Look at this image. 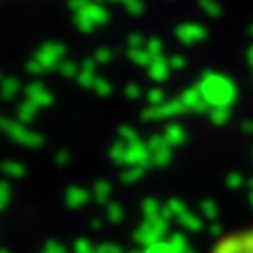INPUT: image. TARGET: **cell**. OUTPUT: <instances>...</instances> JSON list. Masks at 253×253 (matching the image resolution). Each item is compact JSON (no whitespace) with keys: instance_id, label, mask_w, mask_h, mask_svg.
<instances>
[{"instance_id":"b9f144b4","label":"cell","mask_w":253,"mask_h":253,"mask_svg":"<svg viewBox=\"0 0 253 253\" xmlns=\"http://www.w3.org/2000/svg\"><path fill=\"white\" fill-rule=\"evenodd\" d=\"M144 253H177V251L171 247V243H169V241H161V243L152 245V247L144 249Z\"/></svg>"},{"instance_id":"484cf974","label":"cell","mask_w":253,"mask_h":253,"mask_svg":"<svg viewBox=\"0 0 253 253\" xmlns=\"http://www.w3.org/2000/svg\"><path fill=\"white\" fill-rule=\"evenodd\" d=\"M2 171H4L6 177H13V179L26 175V167H23L21 163H17V161H6L2 165Z\"/></svg>"},{"instance_id":"bcb514c9","label":"cell","mask_w":253,"mask_h":253,"mask_svg":"<svg viewBox=\"0 0 253 253\" xmlns=\"http://www.w3.org/2000/svg\"><path fill=\"white\" fill-rule=\"evenodd\" d=\"M89 4H91V0H68V6L74 15H81Z\"/></svg>"},{"instance_id":"d6a6232c","label":"cell","mask_w":253,"mask_h":253,"mask_svg":"<svg viewBox=\"0 0 253 253\" xmlns=\"http://www.w3.org/2000/svg\"><path fill=\"white\" fill-rule=\"evenodd\" d=\"M209 121L213 125H226L228 121H230V110H226V108H213V110H209Z\"/></svg>"},{"instance_id":"4316f807","label":"cell","mask_w":253,"mask_h":253,"mask_svg":"<svg viewBox=\"0 0 253 253\" xmlns=\"http://www.w3.org/2000/svg\"><path fill=\"white\" fill-rule=\"evenodd\" d=\"M146 144H148V150H150L152 154L161 152V150H165V148H171V146H169V141L165 139L163 133H158V135H150Z\"/></svg>"},{"instance_id":"8d00e7d4","label":"cell","mask_w":253,"mask_h":253,"mask_svg":"<svg viewBox=\"0 0 253 253\" xmlns=\"http://www.w3.org/2000/svg\"><path fill=\"white\" fill-rule=\"evenodd\" d=\"M165 207L169 209V213L173 215V219H177V217L181 215V213H184V211L188 209V207H186V203H184V201H179V199H171L167 205H165Z\"/></svg>"},{"instance_id":"94428289","label":"cell","mask_w":253,"mask_h":253,"mask_svg":"<svg viewBox=\"0 0 253 253\" xmlns=\"http://www.w3.org/2000/svg\"><path fill=\"white\" fill-rule=\"evenodd\" d=\"M247 188H249L251 192H253V179H249V181H247Z\"/></svg>"},{"instance_id":"681fc988","label":"cell","mask_w":253,"mask_h":253,"mask_svg":"<svg viewBox=\"0 0 253 253\" xmlns=\"http://www.w3.org/2000/svg\"><path fill=\"white\" fill-rule=\"evenodd\" d=\"M26 72H28V74H34V76H41V74L46 72V70H44L36 59H30V61L26 63Z\"/></svg>"},{"instance_id":"5b68a950","label":"cell","mask_w":253,"mask_h":253,"mask_svg":"<svg viewBox=\"0 0 253 253\" xmlns=\"http://www.w3.org/2000/svg\"><path fill=\"white\" fill-rule=\"evenodd\" d=\"M181 112H186V106L179 97L177 99H169L165 101L163 106H148L141 110V118L144 121H163V118H173V116H179Z\"/></svg>"},{"instance_id":"db71d44e","label":"cell","mask_w":253,"mask_h":253,"mask_svg":"<svg viewBox=\"0 0 253 253\" xmlns=\"http://www.w3.org/2000/svg\"><path fill=\"white\" fill-rule=\"evenodd\" d=\"M55 163H57L59 167H63V165H68V163H70V154L66 152V150H59V152L55 154Z\"/></svg>"},{"instance_id":"ac0fdd59","label":"cell","mask_w":253,"mask_h":253,"mask_svg":"<svg viewBox=\"0 0 253 253\" xmlns=\"http://www.w3.org/2000/svg\"><path fill=\"white\" fill-rule=\"evenodd\" d=\"M199 211H201V217H203V219H209L211 224H213V221H217V217H219L217 203L211 201V199L201 201V203H199Z\"/></svg>"},{"instance_id":"6da1fadb","label":"cell","mask_w":253,"mask_h":253,"mask_svg":"<svg viewBox=\"0 0 253 253\" xmlns=\"http://www.w3.org/2000/svg\"><path fill=\"white\" fill-rule=\"evenodd\" d=\"M196 86L203 93L209 110L213 108L230 110V106L236 101V93H239L232 78H228L226 74H219V72H205Z\"/></svg>"},{"instance_id":"f907efd6","label":"cell","mask_w":253,"mask_h":253,"mask_svg":"<svg viewBox=\"0 0 253 253\" xmlns=\"http://www.w3.org/2000/svg\"><path fill=\"white\" fill-rule=\"evenodd\" d=\"M42 251H44V253H68L66 247H63L61 243H57V241H49V243L44 245Z\"/></svg>"},{"instance_id":"7c38bea8","label":"cell","mask_w":253,"mask_h":253,"mask_svg":"<svg viewBox=\"0 0 253 253\" xmlns=\"http://www.w3.org/2000/svg\"><path fill=\"white\" fill-rule=\"evenodd\" d=\"M95 68H97V63H95V59H86V61H83L81 72H78V76H76L78 84L84 86V89H93V86H95V81H97Z\"/></svg>"},{"instance_id":"1f68e13d","label":"cell","mask_w":253,"mask_h":253,"mask_svg":"<svg viewBox=\"0 0 253 253\" xmlns=\"http://www.w3.org/2000/svg\"><path fill=\"white\" fill-rule=\"evenodd\" d=\"M173 161V152H171V148H165L161 150V152H156L152 154V165L158 169H163V167H167V165Z\"/></svg>"},{"instance_id":"f35d334b","label":"cell","mask_w":253,"mask_h":253,"mask_svg":"<svg viewBox=\"0 0 253 253\" xmlns=\"http://www.w3.org/2000/svg\"><path fill=\"white\" fill-rule=\"evenodd\" d=\"M226 186L230 190H239L243 186H247V181H245V177L241 175V173L232 171V173H228V177H226Z\"/></svg>"},{"instance_id":"003e7915","label":"cell","mask_w":253,"mask_h":253,"mask_svg":"<svg viewBox=\"0 0 253 253\" xmlns=\"http://www.w3.org/2000/svg\"><path fill=\"white\" fill-rule=\"evenodd\" d=\"M42 253H44V251H42Z\"/></svg>"},{"instance_id":"7bdbcfd3","label":"cell","mask_w":253,"mask_h":253,"mask_svg":"<svg viewBox=\"0 0 253 253\" xmlns=\"http://www.w3.org/2000/svg\"><path fill=\"white\" fill-rule=\"evenodd\" d=\"M9 201H11V186L9 181H2L0 184V209L9 207Z\"/></svg>"},{"instance_id":"52a82bcc","label":"cell","mask_w":253,"mask_h":253,"mask_svg":"<svg viewBox=\"0 0 253 253\" xmlns=\"http://www.w3.org/2000/svg\"><path fill=\"white\" fill-rule=\"evenodd\" d=\"M175 36L181 44H196L207 38V28L196 21H186L175 28Z\"/></svg>"},{"instance_id":"e0dca14e","label":"cell","mask_w":253,"mask_h":253,"mask_svg":"<svg viewBox=\"0 0 253 253\" xmlns=\"http://www.w3.org/2000/svg\"><path fill=\"white\" fill-rule=\"evenodd\" d=\"M38 108L36 104H32L30 99H26V101H21V104L17 106V121L19 123H23V125H28V123H32L36 118V114H38Z\"/></svg>"},{"instance_id":"ee69618b","label":"cell","mask_w":253,"mask_h":253,"mask_svg":"<svg viewBox=\"0 0 253 253\" xmlns=\"http://www.w3.org/2000/svg\"><path fill=\"white\" fill-rule=\"evenodd\" d=\"M72 253H95V247L86 239H76L74 247H72Z\"/></svg>"},{"instance_id":"816d5d0a","label":"cell","mask_w":253,"mask_h":253,"mask_svg":"<svg viewBox=\"0 0 253 253\" xmlns=\"http://www.w3.org/2000/svg\"><path fill=\"white\" fill-rule=\"evenodd\" d=\"M169 63H171V70H184L186 68V57L184 55H171Z\"/></svg>"},{"instance_id":"2e32d148","label":"cell","mask_w":253,"mask_h":253,"mask_svg":"<svg viewBox=\"0 0 253 253\" xmlns=\"http://www.w3.org/2000/svg\"><path fill=\"white\" fill-rule=\"evenodd\" d=\"M177 221L186 228V230H190V232H199V230H203V217H201V215H196V213H192L190 209H186L184 213H181V215L177 217Z\"/></svg>"},{"instance_id":"d4e9b609","label":"cell","mask_w":253,"mask_h":253,"mask_svg":"<svg viewBox=\"0 0 253 253\" xmlns=\"http://www.w3.org/2000/svg\"><path fill=\"white\" fill-rule=\"evenodd\" d=\"M126 146L129 144H125V141H114L112 146H110V158L116 163V165H125V156H126Z\"/></svg>"},{"instance_id":"3957f363","label":"cell","mask_w":253,"mask_h":253,"mask_svg":"<svg viewBox=\"0 0 253 253\" xmlns=\"http://www.w3.org/2000/svg\"><path fill=\"white\" fill-rule=\"evenodd\" d=\"M2 131L13 141H17V144H21V146H28V148H41L42 141H44L41 133L30 131L28 125L19 123L17 118H2Z\"/></svg>"},{"instance_id":"91938a15","label":"cell","mask_w":253,"mask_h":253,"mask_svg":"<svg viewBox=\"0 0 253 253\" xmlns=\"http://www.w3.org/2000/svg\"><path fill=\"white\" fill-rule=\"evenodd\" d=\"M95 2H121L123 4V0H95Z\"/></svg>"},{"instance_id":"277c9868","label":"cell","mask_w":253,"mask_h":253,"mask_svg":"<svg viewBox=\"0 0 253 253\" xmlns=\"http://www.w3.org/2000/svg\"><path fill=\"white\" fill-rule=\"evenodd\" d=\"M63 55H66V46L61 42H44L36 51L34 59L41 63L46 72H51V70H59V66L63 63Z\"/></svg>"},{"instance_id":"8fae6325","label":"cell","mask_w":253,"mask_h":253,"mask_svg":"<svg viewBox=\"0 0 253 253\" xmlns=\"http://www.w3.org/2000/svg\"><path fill=\"white\" fill-rule=\"evenodd\" d=\"M171 74V63L167 57H156L152 61V66L148 68V76L152 78L154 83H165Z\"/></svg>"},{"instance_id":"30bf717a","label":"cell","mask_w":253,"mask_h":253,"mask_svg":"<svg viewBox=\"0 0 253 253\" xmlns=\"http://www.w3.org/2000/svg\"><path fill=\"white\" fill-rule=\"evenodd\" d=\"M89 199H91V194L86 192L84 188H81V186H70L66 190V205H68L70 209H81V207H84V205L89 203Z\"/></svg>"},{"instance_id":"ba28073f","label":"cell","mask_w":253,"mask_h":253,"mask_svg":"<svg viewBox=\"0 0 253 253\" xmlns=\"http://www.w3.org/2000/svg\"><path fill=\"white\" fill-rule=\"evenodd\" d=\"M179 99L184 101L186 110H190V112H196V114L209 112V106H207V101H205L203 93L199 91V86H190V89H186L184 93H181Z\"/></svg>"},{"instance_id":"6125c7cd","label":"cell","mask_w":253,"mask_h":253,"mask_svg":"<svg viewBox=\"0 0 253 253\" xmlns=\"http://www.w3.org/2000/svg\"><path fill=\"white\" fill-rule=\"evenodd\" d=\"M249 205L253 207V192H249Z\"/></svg>"},{"instance_id":"c3c4849f","label":"cell","mask_w":253,"mask_h":253,"mask_svg":"<svg viewBox=\"0 0 253 253\" xmlns=\"http://www.w3.org/2000/svg\"><path fill=\"white\" fill-rule=\"evenodd\" d=\"M95 253H123V249L116 243H101L95 247Z\"/></svg>"},{"instance_id":"7402d4cb","label":"cell","mask_w":253,"mask_h":253,"mask_svg":"<svg viewBox=\"0 0 253 253\" xmlns=\"http://www.w3.org/2000/svg\"><path fill=\"white\" fill-rule=\"evenodd\" d=\"M161 213H163V207L156 199H146L144 203H141V215H144V219L158 217Z\"/></svg>"},{"instance_id":"d590c367","label":"cell","mask_w":253,"mask_h":253,"mask_svg":"<svg viewBox=\"0 0 253 253\" xmlns=\"http://www.w3.org/2000/svg\"><path fill=\"white\" fill-rule=\"evenodd\" d=\"M112 57H114V51L108 49V46H99V49H95V53H93L95 63H110Z\"/></svg>"},{"instance_id":"f5cc1de1","label":"cell","mask_w":253,"mask_h":253,"mask_svg":"<svg viewBox=\"0 0 253 253\" xmlns=\"http://www.w3.org/2000/svg\"><path fill=\"white\" fill-rule=\"evenodd\" d=\"M243 239V247H245V253H253V230L241 234Z\"/></svg>"},{"instance_id":"7dc6e473","label":"cell","mask_w":253,"mask_h":253,"mask_svg":"<svg viewBox=\"0 0 253 253\" xmlns=\"http://www.w3.org/2000/svg\"><path fill=\"white\" fill-rule=\"evenodd\" d=\"M125 95L129 97L131 101H135V99H139L141 97V86L137 84V83H129L125 86Z\"/></svg>"},{"instance_id":"7a4b0ae2","label":"cell","mask_w":253,"mask_h":253,"mask_svg":"<svg viewBox=\"0 0 253 253\" xmlns=\"http://www.w3.org/2000/svg\"><path fill=\"white\" fill-rule=\"evenodd\" d=\"M167 232H169V221L163 219V215H158V217L141 221V226L135 230L133 239H135V243L139 247L148 249V247H152V245L161 243L163 236H167Z\"/></svg>"},{"instance_id":"74e56055","label":"cell","mask_w":253,"mask_h":253,"mask_svg":"<svg viewBox=\"0 0 253 253\" xmlns=\"http://www.w3.org/2000/svg\"><path fill=\"white\" fill-rule=\"evenodd\" d=\"M146 42L148 38H144L141 34H131L129 38H126V51H133V49H146Z\"/></svg>"},{"instance_id":"be15d7a7","label":"cell","mask_w":253,"mask_h":253,"mask_svg":"<svg viewBox=\"0 0 253 253\" xmlns=\"http://www.w3.org/2000/svg\"><path fill=\"white\" fill-rule=\"evenodd\" d=\"M249 32H251V36H253V23H251V28H249Z\"/></svg>"},{"instance_id":"603a6c76","label":"cell","mask_w":253,"mask_h":253,"mask_svg":"<svg viewBox=\"0 0 253 253\" xmlns=\"http://www.w3.org/2000/svg\"><path fill=\"white\" fill-rule=\"evenodd\" d=\"M144 173H146L144 167H126V169L121 171V181L131 186V184H135V181H139L141 177H144Z\"/></svg>"},{"instance_id":"03108f58","label":"cell","mask_w":253,"mask_h":253,"mask_svg":"<svg viewBox=\"0 0 253 253\" xmlns=\"http://www.w3.org/2000/svg\"><path fill=\"white\" fill-rule=\"evenodd\" d=\"M188 253H194V251H192V249H190V251H188Z\"/></svg>"},{"instance_id":"9c48e42d","label":"cell","mask_w":253,"mask_h":253,"mask_svg":"<svg viewBox=\"0 0 253 253\" xmlns=\"http://www.w3.org/2000/svg\"><path fill=\"white\" fill-rule=\"evenodd\" d=\"M26 99H30L32 104H36L38 108H49L53 104V95L46 89L42 83H32L26 86Z\"/></svg>"},{"instance_id":"e7e4bbea","label":"cell","mask_w":253,"mask_h":253,"mask_svg":"<svg viewBox=\"0 0 253 253\" xmlns=\"http://www.w3.org/2000/svg\"><path fill=\"white\" fill-rule=\"evenodd\" d=\"M0 253H9V251H6V249H2V251H0Z\"/></svg>"},{"instance_id":"9f6ffc18","label":"cell","mask_w":253,"mask_h":253,"mask_svg":"<svg viewBox=\"0 0 253 253\" xmlns=\"http://www.w3.org/2000/svg\"><path fill=\"white\" fill-rule=\"evenodd\" d=\"M243 131L247 133V135H253V121H245L243 123Z\"/></svg>"},{"instance_id":"cb8c5ba5","label":"cell","mask_w":253,"mask_h":253,"mask_svg":"<svg viewBox=\"0 0 253 253\" xmlns=\"http://www.w3.org/2000/svg\"><path fill=\"white\" fill-rule=\"evenodd\" d=\"M199 9L211 19H215L221 15V6H219L217 0H199Z\"/></svg>"},{"instance_id":"e575fe53","label":"cell","mask_w":253,"mask_h":253,"mask_svg":"<svg viewBox=\"0 0 253 253\" xmlns=\"http://www.w3.org/2000/svg\"><path fill=\"white\" fill-rule=\"evenodd\" d=\"M146 51L152 55V57L156 59V57H163V41L161 38H156V36H152V38H148V42H146Z\"/></svg>"},{"instance_id":"8992f818","label":"cell","mask_w":253,"mask_h":253,"mask_svg":"<svg viewBox=\"0 0 253 253\" xmlns=\"http://www.w3.org/2000/svg\"><path fill=\"white\" fill-rule=\"evenodd\" d=\"M125 167H152V152L148 150L146 141H135V144L126 146V156H125Z\"/></svg>"},{"instance_id":"680465c9","label":"cell","mask_w":253,"mask_h":253,"mask_svg":"<svg viewBox=\"0 0 253 253\" xmlns=\"http://www.w3.org/2000/svg\"><path fill=\"white\" fill-rule=\"evenodd\" d=\"M247 61H249V66L253 68V46H249V51H247Z\"/></svg>"},{"instance_id":"6f0895ef","label":"cell","mask_w":253,"mask_h":253,"mask_svg":"<svg viewBox=\"0 0 253 253\" xmlns=\"http://www.w3.org/2000/svg\"><path fill=\"white\" fill-rule=\"evenodd\" d=\"M91 228H93V230H99V228H101V219L99 217H93L91 219Z\"/></svg>"},{"instance_id":"f546056e","label":"cell","mask_w":253,"mask_h":253,"mask_svg":"<svg viewBox=\"0 0 253 253\" xmlns=\"http://www.w3.org/2000/svg\"><path fill=\"white\" fill-rule=\"evenodd\" d=\"M123 215H125V211L118 203H108L106 205V219H110L112 224H121Z\"/></svg>"},{"instance_id":"836d02e7","label":"cell","mask_w":253,"mask_h":253,"mask_svg":"<svg viewBox=\"0 0 253 253\" xmlns=\"http://www.w3.org/2000/svg\"><path fill=\"white\" fill-rule=\"evenodd\" d=\"M74 26L78 28V32H83V34H91V32L97 28L86 15H74Z\"/></svg>"},{"instance_id":"4fadbf2b","label":"cell","mask_w":253,"mask_h":253,"mask_svg":"<svg viewBox=\"0 0 253 253\" xmlns=\"http://www.w3.org/2000/svg\"><path fill=\"white\" fill-rule=\"evenodd\" d=\"M163 135L165 139L169 141V146H181V144H186V139H188V133L186 129L181 126L179 123H169L167 126H165V131H163Z\"/></svg>"},{"instance_id":"f6af8a7d","label":"cell","mask_w":253,"mask_h":253,"mask_svg":"<svg viewBox=\"0 0 253 253\" xmlns=\"http://www.w3.org/2000/svg\"><path fill=\"white\" fill-rule=\"evenodd\" d=\"M78 72H81V68H78L74 61H63L61 66H59V74L61 76H74L76 78Z\"/></svg>"},{"instance_id":"ab89813d","label":"cell","mask_w":253,"mask_h":253,"mask_svg":"<svg viewBox=\"0 0 253 253\" xmlns=\"http://www.w3.org/2000/svg\"><path fill=\"white\" fill-rule=\"evenodd\" d=\"M123 6H125V9L129 11L131 15H135V17L144 13V9H146V6H144V0H123Z\"/></svg>"},{"instance_id":"ffe728a7","label":"cell","mask_w":253,"mask_h":253,"mask_svg":"<svg viewBox=\"0 0 253 253\" xmlns=\"http://www.w3.org/2000/svg\"><path fill=\"white\" fill-rule=\"evenodd\" d=\"M126 55H129V59L135 63V66L146 68V70L152 66V61H154V57L146 49H133V51H126Z\"/></svg>"},{"instance_id":"9a60e30c","label":"cell","mask_w":253,"mask_h":253,"mask_svg":"<svg viewBox=\"0 0 253 253\" xmlns=\"http://www.w3.org/2000/svg\"><path fill=\"white\" fill-rule=\"evenodd\" d=\"M213 253H245V247H243V239L241 236H226L217 243V247L213 249Z\"/></svg>"},{"instance_id":"f1b7e54d","label":"cell","mask_w":253,"mask_h":253,"mask_svg":"<svg viewBox=\"0 0 253 253\" xmlns=\"http://www.w3.org/2000/svg\"><path fill=\"white\" fill-rule=\"evenodd\" d=\"M118 139L125 141V144H135V141H139V135H137L135 126H131V125H123L121 129H118Z\"/></svg>"},{"instance_id":"60d3db41","label":"cell","mask_w":253,"mask_h":253,"mask_svg":"<svg viewBox=\"0 0 253 253\" xmlns=\"http://www.w3.org/2000/svg\"><path fill=\"white\" fill-rule=\"evenodd\" d=\"M93 91L97 93V95H101V97H108V95L112 93V84H110V81H106V78H99V76H97Z\"/></svg>"},{"instance_id":"5bb4252c","label":"cell","mask_w":253,"mask_h":253,"mask_svg":"<svg viewBox=\"0 0 253 253\" xmlns=\"http://www.w3.org/2000/svg\"><path fill=\"white\" fill-rule=\"evenodd\" d=\"M81 15H86L95 26H101V23H108V19H110V15H108V11H106V6L101 4V2H95V0H91V4L86 6V9L81 13Z\"/></svg>"},{"instance_id":"44dd1931","label":"cell","mask_w":253,"mask_h":253,"mask_svg":"<svg viewBox=\"0 0 253 253\" xmlns=\"http://www.w3.org/2000/svg\"><path fill=\"white\" fill-rule=\"evenodd\" d=\"M19 91H21V83L15 76H6L4 81H2V97L6 101H11V99L17 97Z\"/></svg>"},{"instance_id":"d6986e66","label":"cell","mask_w":253,"mask_h":253,"mask_svg":"<svg viewBox=\"0 0 253 253\" xmlns=\"http://www.w3.org/2000/svg\"><path fill=\"white\" fill-rule=\"evenodd\" d=\"M110 194H112V186H110L108 181H97V184L93 186V192H91L95 203H99V205H108Z\"/></svg>"},{"instance_id":"83f0119b","label":"cell","mask_w":253,"mask_h":253,"mask_svg":"<svg viewBox=\"0 0 253 253\" xmlns=\"http://www.w3.org/2000/svg\"><path fill=\"white\" fill-rule=\"evenodd\" d=\"M146 101L148 106H163L165 101H167V97H165V91L161 89V86H152L148 93H146Z\"/></svg>"},{"instance_id":"4dcf8cb0","label":"cell","mask_w":253,"mask_h":253,"mask_svg":"<svg viewBox=\"0 0 253 253\" xmlns=\"http://www.w3.org/2000/svg\"><path fill=\"white\" fill-rule=\"evenodd\" d=\"M169 243H171V247L175 249L177 253H188L190 251V245H188V239L181 232H173L169 236Z\"/></svg>"},{"instance_id":"11a10c76","label":"cell","mask_w":253,"mask_h":253,"mask_svg":"<svg viewBox=\"0 0 253 253\" xmlns=\"http://www.w3.org/2000/svg\"><path fill=\"white\" fill-rule=\"evenodd\" d=\"M209 234L211 236H219L221 234V224H219V221H213V224L209 226Z\"/></svg>"}]
</instances>
